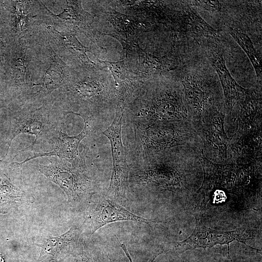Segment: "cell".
I'll return each mask as SVG.
<instances>
[{
  "mask_svg": "<svg viewBox=\"0 0 262 262\" xmlns=\"http://www.w3.org/2000/svg\"><path fill=\"white\" fill-rule=\"evenodd\" d=\"M200 148L180 146L136 160L130 169L128 183L154 192L192 193L203 177Z\"/></svg>",
  "mask_w": 262,
  "mask_h": 262,
  "instance_id": "1",
  "label": "cell"
},
{
  "mask_svg": "<svg viewBox=\"0 0 262 262\" xmlns=\"http://www.w3.org/2000/svg\"><path fill=\"white\" fill-rule=\"evenodd\" d=\"M137 159H142L168 148L189 146L201 149V141L189 121L132 120Z\"/></svg>",
  "mask_w": 262,
  "mask_h": 262,
  "instance_id": "2",
  "label": "cell"
},
{
  "mask_svg": "<svg viewBox=\"0 0 262 262\" xmlns=\"http://www.w3.org/2000/svg\"><path fill=\"white\" fill-rule=\"evenodd\" d=\"M195 218V227L192 234L182 241L167 243L162 249L163 253L180 254L199 248H212L218 245H227L228 249H229V244L234 241L242 243L251 248L260 251L246 243L249 240L257 238L258 232L256 229L240 228L230 231L215 230L206 226L199 214L197 213Z\"/></svg>",
  "mask_w": 262,
  "mask_h": 262,
  "instance_id": "3",
  "label": "cell"
},
{
  "mask_svg": "<svg viewBox=\"0 0 262 262\" xmlns=\"http://www.w3.org/2000/svg\"><path fill=\"white\" fill-rule=\"evenodd\" d=\"M133 115L132 120L145 118L191 122L182 88L177 86H164L152 90L142 101Z\"/></svg>",
  "mask_w": 262,
  "mask_h": 262,
  "instance_id": "4",
  "label": "cell"
},
{
  "mask_svg": "<svg viewBox=\"0 0 262 262\" xmlns=\"http://www.w3.org/2000/svg\"><path fill=\"white\" fill-rule=\"evenodd\" d=\"M225 104L213 108L200 122L193 124L201 141V152L209 161L228 163V148L231 140L225 129Z\"/></svg>",
  "mask_w": 262,
  "mask_h": 262,
  "instance_id": "5",
  "label": "cell"
},
{
  "mask_svg": "<svg viewBox=\"0 0 262 262\" xmlns=\"http://www.w3.org/2000/svg\"><path fill=\"white\" fill-rule=\"evenodd\" d=\"M123 115V107L119 105L112 124L102 132L110 141L113 160L111 179L105 196L121 205L126 199L130 170L121 137Z\"/></svg>",
  "mask_w": 262,
  "mask_h": 262,
  "instance_id": "6",
  "label": "cell"
},
{
  "mask_svg": "<svg viewBox=\"0 0 262 262\" xmlns=\"http://www.w3.org/2000/svg\"><path fill=\"white\" fill-rule=\"evenodd\" d=\"M182 85L192 124L201 121L213 108L224 104L222 88L215 82L185 76Z\"/></svg>",
  "mask_w": 262,
  "mask_h": 262,
  "instance_id": "7",
  "label": "cell"
},
{
  "mask_svg": "<svg viewBox=\"0 0 262 262\" xmlns=\"http://www.w3.org/2000/svg\"><path fill=\"white\" fill-rule=\"evenodd\" d=\"M39 171L60 186L69 203L79 202L91 190L92 181L84 173L85 170L69 167L63 160L51 162L48 165L39 164Z\"/></svg>",
  "mask_w": 262,
  "mask_h": 262,
  "instance_id": "8",
  "label": "cell"
},
{
  "mask_svg": "<svg viewBox=\"0 0 262 262\" xmlns=\"http://www.w3.org/2000/svg\"><path fill=\"white\" fill-rule=\"evenodd\" d=\"M207 52L221 82L226 111V122L230 117L234 107L245 97L247 89L240 85L232 77L226 67L221 49L216 43L210 42Z\"/></svg>",
  "mask_w": 262,
  "mask_h": 262,
  "instance_id": "9",
  "label": "cell"
},
{
  "mask_svg": "<svg viewBox=\"0 0 262 262\" xmlns=\"http://www.w3.org/2000/svg\"><path fill=\"white\" fill-rule=\"evenodd\" d=\"M91 231L94 234L102 227L116 222L131 221L145 223L148 225L158 222L137 215L120 204L106 196L99 199L91 214Z\"/></svg>",
  "mask_w": 262,
  "mask_h": 262,
  "instance_id": "10",
  "label": "cell"
},
{
  "mask_svg": "<svg viewBox=\"0 0 262 262\" xmlns=\"http://www.w3.org/2000/svg\"><path fill=\"white\" fill-rule=\"evenodd\" d=\"M46 47L49 63L48 67L45 69L41 82L31 86L40 87L34 94L39 97L49 95L54 90L64 86L73 77L71 68L54 51L47 38Z\"/></svg>",
  "mask_w": 262,
  "mask_h": 262,
  "instance_id": "11",
  "label": "cell"
},
{
  "mask_svg": "<svg viewBox=\"0 0 262 262\" xmlns=\"http://www.w3.org/2000/svg\"><path fill=\"white\" fill-rule=\"evenodd\" d=\"M51 101L33 110L21 112L17 117L14 136L20 133H28L35 135L32 146L38 140L45 138L50 131L49 113Z\"/></svg>",
  "mask_w": 262,
  "mask_h": 262,
  "instance_id": "12",
  "label": "cell"
},
{
  "mask_svg": "<svg viewBox=\"0 0 262 262\" xmlns=\"http://www.w3.org/2000/svg\"><path fill=\"white\" fill-rule=\"evenodd\" d=\"M36 40L14 39L10 54V75L14 83L21 89L29 88L30 60L28 49Z\"/></svg>",
  "mask_w": 262,
  "mask_h": 262,
  "instance_id": "13",
  "label": "cell"
},
{
  "mask_svg": "<svg viewBox=\"0 0 262 262\" xmlns=\"http://www.w3.org/2000/svg\"><path fill=\"white\" fill-rule=\"evenodd\" d=\"M85 125L82 131L78 135L70 136L66 134L59 132L55 142V150L50 152L52 155H57L69 162L72 167L85 170V158L86 149L80 153L78 147L81 141L86 136L88 124L84 120Z\"/></svg>",
  "mask_w": 262,
  "mask_h": 262,
  "instance_id": "14",
  "label": "cell"
},
{
  "mask_svg": "<svg viewBox=\"0 0 262 262\" xmlns=\"http://www.w3.org/2000/svg\"><path fill=\"white\" fill-rule=\"evenodd\" d=\"M82 226H72L65 233L57 237H50L40 245L41 248L39 260L48 256L56 257L60 253L67 252L75 248L78 243Z\"/></svg>",
  "mask_w": 262,
  "mask_h": 262,
  "instance_id": "15",
  "label": "cell"
},
{
  "mask_svg": "<svg viewBox=\"0 0 262 262\" xmlns=\"http://www.w3.org/2000/svg\"><path fill=\"white\" fill-rule=\"evenodd\" d=\"M63 87L77 99L85 103L99 99L100 96H103L104 92L102 85L97 80L88 78L75 80L73 77L70 81Z\"/></svg>",
  "mask_w": 262,
  "mask_h": 262,
  "instance_id": "16",
  "label": "cell"
},
{
  "mask_svg": "<svg viewBox=\"0 0 262 262\" xmlns=\"http://www.w3.org/2000/svg\"><path fill=\"white\" fill-rule=\"evenodd\" d=\"M229 33L246 53L256 71L257 79L262 80V61L249 37L241 32L229 28Z\"/></svg>",
  "mask_w": 262,
  "mask_h": 262,
  "instance_id": "17",
  "label": "cell"
},
{
  "mask_svg": "<svg viewBox=\"0 0 262 262\" xmlns=\"http://www.w3.org/2000/svg\"><path fill=\"white\" fill-rule=\"evenodd\" d=\"M185 19V28L191 33L210 37L216 35L215 31L193 11H187Z\"/></svg>",
  "mask_w": 262,
  "mask_h": 262,
  "instance_id": "18",
  "label": "cell"
},
{
  "mask_svg": "<svg viewBox=\"0 0 262 262\" xmlns=\"http://www.w3.org/2000/svg\"><path fill=\"white\" fill-rule=\"evenodd\" d=\"M78 252L77 262H111L104 253L100 252L86 250L83 246Z\"/></svg>",
  "mask_w": 262,
  "mask_h": 262,
  "instance_id": "19",
  "label": "cell"
},
{
  "mask_svg": "<svg viewBox=\"0 0 262 262\" xmlns=\"http://www.w3.org/2000/svg\"><path fill=\"white\" fill-rule=\"evenodd\" d=\"M119 245L121 248L124 252L127 257L128 258L130 262H133L131 257L129 253V252L127 249V247L124 243L119 242ZM163 253L162 250H159L155 254H154L148 260L147 262H154L156 258L160 255Z\"/></svg>",
  "mask_w": 262,
  "mask_h": 262,
  "instance_id": "20",
  "label": "cell"
},
{
  "mask_svg": "<svg viewBox=\"0 0 262 262\" xmlns=\"http://www.w3.org/2000/svg\"><path fill=\"white\" fill-rule=\"evenodd\" d=\"M196 5L201 6L202 7L209 10H217L219 7L218 1H198L195 2Z\"/></svg>",
  "mask_w": 262,
  "mask_h": 262,
  "instance_id": "21",
  "label": "cell"
}]
</instances>
